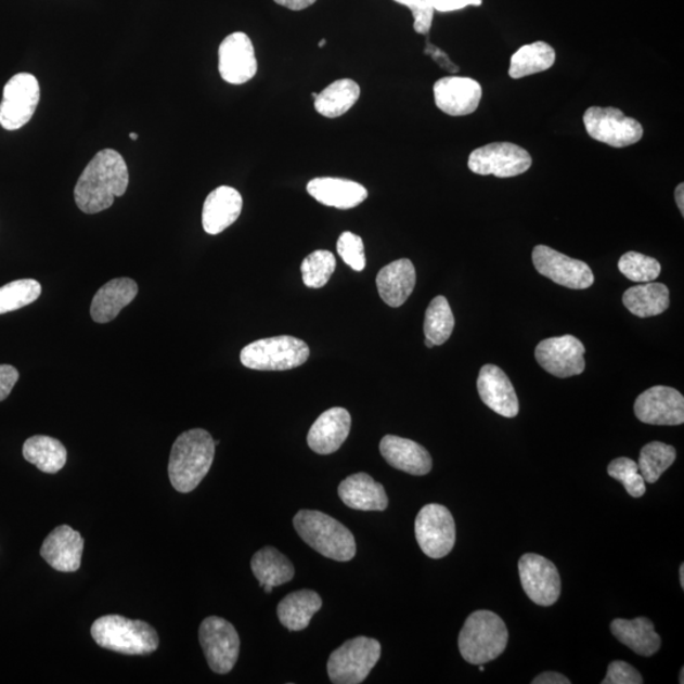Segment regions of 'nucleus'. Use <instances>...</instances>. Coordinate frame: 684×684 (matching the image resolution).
<instances>
[{
	"instance_id": "1",
	"label": "nucleus",
	"mask_w": 684,
	"mask_h": 684,
	"mask_svg": "<svg viewBox=\"0 0 684 684\" xmlns=\"http://www.w3.org/2000/svg\"><path fill=\"white\" fill-rule=\"evenodd\" d=\"M130 183L129 168L116 150L104 149L87 165L75 185V203L87 215H95L112 207L122 197Z\"/></svg>"
},
{
	"instance_id": "2",
	"label": "nucleus",
	"mask_w": 684,
	"mask_h": 684,
	"mask_svg": "<svg viewBox=\"0 0 684 684\" xmlns=\"http://www.w3.org/2000/svg\"><path fill=\"white\" fill-rule=\"evenodd\" d=\"M215 451L212 436L203 428L178 436L169 460L171 486L180 493L194 491L212 467Z\"/></svg>"
},
{
	"instance_id": "3",
	"label": "nucleus",
	"mask_w": 684,
	"mask_h": 684,
	"mask_svg": "<svg viewBox=\"0 0 684 684\" xmlns=\"http://www.w3.org/2000/svg\"><path fill=\"white\" fill-rule=\"evenodd\" d=\"M295 529L306 544L336 562H349L357 554L356 538L341 522L320 511L302 509L296 515Z\"/></svg>"
},
{
	"instance_id": "4",
	"label": "nucleus",
	"mask_w": 684,
	"mask_h": 684,
	"mask_svg": "<svg viewBox=\"0 0 684 684\" xmlns=\"http://www.w3.org/2000/svg\"><path fill=\"white\" fill-rule=\"evenodd\" d=\"M90 633L101 648L125 656H149L159 648V635L150 623L119 615L96 619Z\"/></svg>"
},
{
	"instance_id": "5",
	"label": "nucleus",
	"mask_w": 684,
	"mask_h": 684,
	"mask_svg": "<svg viewBox=\"0 0 684 684\" xmlns=\"http://www.w3.org/2000/svg\"><path fill=\"white\" fill-rule=\"evenodd\" d=\"M508 630L498 614L473 612L460 634V650L465 661L480 666L498 659L507 648Z\"/></svg>"
},
{
	"instance_id": "6",
	"label": "nucleus",
	"mask_w": 684,
	"mask_h": 684,
	"mask_svg": "<svg viewBox=\"0 0 684 684\" xmlns=\"http://www.w3.org/2000/svg\"><path fill=\"white\" fill-rule=\"evenodd\" d=\"M310 348L297 337L283 335L247 345L240 354L244 366L254 371H291L304 365Z\"/></svg>"
},
{
	"instance_id": "7",
	"label": "nucleus",
	"mask_w": 684,
	"mask_h": 684,
	"mask_svg": "<svg viewBox=\"0 0 684 684\" xmlns=\"http://www.w3.org/2000/svg\"><path fill=\"white\" fill-rule=\"evenodd\" d=\"M382 645L375 638L358 636L350 638L331 654L327 672L335 684H359L365 681L378 663Z\"/></svg>"
},
{
	"instance_id": "8",
	"label": "nucleus",
	"mask_w": 684,
	"mask_h": 684,
	"mask_svg": "<svg viewBox=\"0 0 684 684\" xmlns=\"http://www.w3.org/2000/svg\"><path fill=\"white\" fill-rule=\"evenodd\" d=\"M585 131L593 140L611 147H628L643 139L644 130L636 119L614 108L591 107L583 116Z\"/></svg>"
},
{
	"instance_id": "9",
	"label": "nucleus",
	"mask_w": 684,
	"mask_h": 684,
	"mask_svg": "<svg viewBox=\"0 0 684 684\" xmlns=\"http://www.w3.org/2000/svg\"><path fill=\"white\" fill-rule=\"evenodd\" d=\"M199 643L215 673L225 674L234 669L240 654V637L231 622L209 616L201 623Z\"/></svg>"
},
{
	"instance_id": "10",
	"label": "nucleus",
	"mask_w": 684,
	"mask_h": 684,
	"mask_svg": "<svg viewBox=\"0 0 684 684\" xmlns=\"http://www.w3.org/2000/svg\"><path fill=\"white\" fill-rule=\"evenodd\" d=\"M416 540L428 558L441 559L455 545L456 530L453 515L441 505H426L421 508L415 521Z\"/></svg>"
},
{
	"instance_id": "11",
	"label": "nucleus",
	"mask_w": 684,
	"mask_h": 684,
	"mask_svg": "<svg viewBox=\"0 0 684 684\" xmlns=\"http://www.w3.org/2000/svg\"><path fill=\"white\" fill-rule=\"evenodd\" d=\"M40 96L39 80L33 74L14 75L3 90L0 126L9 131H16L26 126L35 115Z\"/></svg>"
},
{
	"instance_id": "12",
	"label": "nucleus",
	"mask_w": 684,
	"mask_h": 684,
	"mask_svg": "<svg viewBox=\"0 0 684 684\" xmlns=\"http://www.w3.org/2000/svg\"><path fill=\"white\" fill-rule=\"evenodd\" d=\"M532 165L531 155L526 150L511 142L476 149L469 155L468 168L478 176L514 178L524 175Z\"/></svg>"
},
{
	"instance_id": "13",
	"label": "nucleus",
	"mask_w": 684,
	"mask_h": 684,
	"mask_svg": "<svg viewBox=\"0 0 684 684\" xmlns=\"http://www.w3.org/2000/svg\"><path fill=\"white\" fill-rule=\"evenodd\" d=\"M538 273L569 289H589L595 283L591 268L584 261L572 259L545 245L532 251Z\"/></svg>"
},
{
	"instance_id": "14",
	"label": "nucleus",
	"mask_w": 684,
	"mask_h": 684,
	"mask_svg": "<svg viewBox=\"0 0 684 684\" xmlns=\"http://www.w3.org/2000/svg\"><path fill=\"white\" fill-rule=\"evenodd\" d=\"M522 589L539 606H553L560 597L562 582L558 568L538 554H525L518 562Z\"/></svg>"
},
{
	"instance_id": "15",
	"label": "nucleus",
	"mask_w": 684,
	"mask_h": 684,
	"mask_svg": "<svg viewBox=\"0 0 684 684\" xmlns=\"http://www.w3.org/2000/svg\"><path fill=\"white\" fill-rule=\"evenodd\" d=\"M584 354V345L573 335L546 338L535 350L539 365L558 378L581 375L585 370Z\"/></svg>"
},
{
	"instance_id": "16",
	"label": "nucleus",
	"mask_w": 684,
	"mask_h": 684,
	"mask_svg": "<svg viewBox=\"0 0 684 684\" xmlns=\"http://www.w3.org/2000/svg\"><path fill=\"white\" fill-rule=\"evenodd\" d=\"M635 416L644 424L679 426L684 423V397L672 387L656 386L638 396Z\"/></svg>"
},
{
	"instance_id": "17",
	"label": "nucleus",
	"mask_w": 684,
	"mask_h": 684,
	"mask_svg": "<svg viewBox=\"0 0 684 684\" xmlns=\"http://www.w3.org/2000/svg\"><path fill=\"white\" fill-rule=\"evenodd\" d=\"M218 70L234 86L245 85L257 75L258 60L249 36L235 33L225 37L218 50Z\"/></svg>"
},
{
	"instance_id": "18",
	"label": "nucleus",
	"mask_w": 684,
	"mask_h": 684,
	"mask_svg": "<svg viewBox=\"0 0 684 684\" xmlns=\"http://www.w3.org/2000/svg\"><path fill=\"white\" fill-rule=\"evenodd\" d=\"M482 95L483 90L479 82L468 77H446L434 86L436 107L453 117L475 113Z\"/></svg>"
},
{
	"instance_id": "19",
	"label": "nucleus",
	"mask_w": 684,
	"mask_h": 684,
	"mask_svg": "<svg viewBox=\"0 0 684 684\" xmlns=\"http://www.w3.org/2000/svg\"><path fill=\"white\" fill-rule=\"evenodd\" d=\"M480 400L498 415L514 418L520 412L516 390L500 366L486 364L477 380Z\"/></svg>"
},
{
	"instance_id": "20",
	"label": "nucleus",
	"mask_w": 684,
	"mask_h": 684,
	"mask_svg": "<svg viewBox=\"0 0 684 684\" xmlns=\"http://www.w3.org/2000/svg\"><path fill=\"white\" fill-rule=\"evenodd\" d=\"M85 551V539L80 532L75 531L69 525L57 526L44 539L41 547V556L51 568L59 572H77L81 564V555Z\"/></svg>"
},
{
	"instance_id": "21",
	"label": "nucleus",
	"mask_w": 684,
	"mask_h": 684,
	"mask_svg": "<svg viewBox=\"0 0 684 684\" xmlns=\"http://www.w3.org/2000/svg\"><path fill=\"white\" fill-rule=\"evenodd\" d=\"M350 428L351 416L348 410L330 409L312 425L307 436L308 447L321 455L333 454L348 439Z\"/></svg>"
},
{
	"instance_id": "22",
	"label": "nucleus",
	"mask_w": 684,
	"mask_h": 684,
	"mask_svg": "<svg viewBox=\"0 0 684 684\" xmlns=\"http://www.w3.org/2000/svg\"><path fill=\"white\" fill-rule=\"evenodd\" d=\"M243 197L235 188L222 185L208 194L203 206V229L209 235L221 234L237 221L243 210Z\"/></svg>"
},
{
	"instance_id": "23",
	"label": "nucleus",
	"mask_w": 684,
	"mask_h": 684,
	"mask_svg": "<svg viewBox=\"0 0 684 684\" xmlns=\"http://www.w3.org/2000/svg\"><path fill=\"white\" fill-rule=\"evenodd\" d=\"M379 449L390 467L409 473V475L425 476L433 469L430 453L410 439L387 435L382 439Z\"/></svg>"
},
{
	"instance_id": "24",
	"label": "nucleus",
	"mask_w": 684,
	"mask_h": 684,
	"mask_svg": "<svg viewBox=\"0 0 684 684\" xmlns=\"http://www.w3.org/2000/svg\"><path fill=\"white\" fill-rule=\"evenodd\" d=\"M307 192L321 205L337 209L356 208L367 198L362 184L348 179L315 178L307 184Z\"/></svg>"
},
{
	"instance_id": "25",
	"label": "nucleus",
	"mask_w": 684,
	"mask_h": 684,
	"mask_svg": "<svg viewBox=\"0 0 684 684\" xmlns=\"http://www.w3.org/2000/svg\"><path fill=\"white\" fill-rule=\"evenodd\" d=\"M416 287V269L409 259L390 262L377 275V288L383 302L397 308L404 305Z\"/></svg>"
},
{
	"instance_id": "26",
	"label": "nucleus",
	"mask_w": 684,
	"mask_h": 684,
	"mask_svg": "<svg viewBox=\"0 0 684 684\" xmlns=\"http://www.w3.org/2000/svg\"><path fill=\"white\" fill-rule=\"evenodd\" d=\"M139 293V285L130 278L113 280L96 292L90 306V314L98 323H108L129 306Z\"/></svg>"
},
{
	"instance_id": "27",
	"label": "nucleus",
	"mask_w": 684,
	"mask_h": 684,
	"mask_svg": "<svg viewBox=\"0 0 684 684\" xmlns=\"http://www.w3.org/2000/svg\"><path fill=\"white\" fill-rule=\"evenodd\" d=\"M338 495L352 509L385 511L388 507L385 487L366 473H357L343 480L338 486Z\"/></svg>"
},
{
	"instance_id": "28",
	"label": "nucleus",
	"mask_w": 684,
	"mask_h": 684,
	"mask_svg": "<svg viewBox=\"0 0 684 684\" xmlns=\"http://www.w3.org/2000/svg\"><path fill=\"white\" fill-rule=\"evenodd\" d=\"M611 633L637 656L651 657L660 649V636L649 619H616L611 622Z\"/></svg>"
},
{
	"instance_id": "29",
	"label": "nucleus",
	"mask_w": 684,
	"mask_h": 684,
	"mask_svg": "<svg viewBox=\"0 0 684 684\" xmlns=\"http://www.w3.org/2000/svg\"><path fill=\"white\" fill-rule=\"evenodd\" d=\"M622 302L629 312L648 319L664 313L671 305V297L666 284L649 282L629 288L623 293Z\"/></svg>"
},
{
	"instance_id": "30",
	"label": "nucleus",
	"mask_w": 684,
	"mask_h": 684,
	"mask_svg": "<svg viewBox=\"0 0 684 684\" xmlns=\"http://www.w3.org/2000/svg\"><path fill=\"white\" fill-rule=\"evenodd\" d=\"M322 598L319 593L311 590H302L291 593L278 605V618L283 627L289 631L305 630L321 610Z\"/></svg>"
},
{
	"instance_id": "31",
	"label": "nucleus",
	"mask_w": 684,
	"mask_h": 684,
	"mask_svg": "<svg viewBox=\"0 0 684 684\" xmlns=\"http://www.w3.org/2000/svg\"><path fill=\"white\" fill-rule=\"evenodd\" d=\"M251 570L261 588L264 585L276 588V585L291 582L295 577V567L291 560L272 546L262 547L254 554Z\"/></svg>"
},
{
	"instance_id": "32",
	"label": "nucleus",
	"mask_w": 684,
	"mask_h": 684,
	"mask_svg": "<svg viewBox=\"0 0 684 684\" xmlns=\"http://www.w3.org/2000/svg\"><path fill=\"white\" fill-rule=\"evenodd\" d=\"M24 456L48 475H56L65 467L67 451L62 441L50 436L36 435L24 443Z\"/></svg>"
},
{
	"instance_id": "33",
	"label": "nucleus",
	"mask_w": 684,
	"mask_h": 684,
	"mask_svg": "<svg viewBox=\"0 0 684 684\" xmlns=\"http://www.w3.org/2000/svg\"><path fill=\"white\" fill-rule=\"evenodd\" d=\"M359 96L360 87L357 81L336 80L314 98V108L326 118L341 117L354 107Z\"/></svg>"
},
{
	"instance_id": "34",
	"label": "nucleus",
	"mask_w": 684,
	"mask_h": 684,
	"mask_svg": "<svg viewBox=\"0 0 684 684\" xmlns=\"http://www.w3.org/2000/svg\"><path fill=\"white\" fill-rule=\"evenodd\" d=\"M555 59V50L546 42L538 41L524 44L511 57L509 77L522 79L533 74L546 72L554 65Z\"/></svg>"
},
{
	"instance_id": "35",
	"label": "nucleus",
	"mask_w": 684,
	"mask_h": 684,
	"mask_svg": "<svg viewBox=\"0 0 684 684\" xmlns=\"http://www.w3.org/2000/svg\"><path fill=\"white\" fill-rule=\"evenodd\" d=\"M676 451L664 442L646 443L638 456L637 468L645 483H656L666 470L675 462Z\"/></svg>"
},
{
	"instance_id": "36",
	"label": "nucleus",
	"mask_w": 684,
	"mask_h": 684,
	"mask_svg": "<svg viewBox=\"0 0 684 684\" xmlns=\"http://www.w3.org/2000/svg\"><path fill=\"white\" fill-rule=\"evenodd\" d=\"M455 319L446 297L439 296L431 300L425 313L424 331L428 340L435 347L446 344L453 334Z\"/></svg>"
},
{
	"instance_id": "37",
	"label": "nucleus",
	"mask_w": 684,
	"mask_h": 684,
	"mask_svg": "<svg viewBox=\"0 0 684 684\" xmlns=\"http://www.w3.org/2000/svg\"><path fill=\"white\" fill-rule=\"evenodd\" d=\"M42 293L41 284L35 280H20L0 288V314L21 310L36 302Z\"/></svg>"
},
{
	"instance_id": "38",
	"label": "nucleus",
	"mask_w": 684,
	"mask_h": 684,
	"mask_svg": "<svg viewBox=\"0 0 684 684\" xmlns=\"http://www.w3.org/2000/svg\"><path fill=\"white\" fill-rule=\"evenodd\" d=\"M336 269L334 254L327 250L314 251L304 260L302 276L308 288L319 289L325 287Z\"/></svg>"
},
{
	"instance_id": "39",
	"label": "nucleus",
	"mask_w": 684,
	"mask_h": 684,
	"mask_svg": "<svg viewBox=\"0 0 684 684\" xmlns=\"http://www.w3.org/2000/svg\"><path fill=\"white\" fill-rule=\"evenodd\" d=\"M618 267L629 281L638 284L654 282L661 273V266L657 259L635 251L623 254Z\"/></svg>"
},
{
	"instance_id": "40",
	"label": "nucleus",
	"mask_w": 684,
	"mask_h": 684,
	"mask_svg": "<svg viewBox=\"0 0 684 684\" xmlns=\"http://www.w3.org/2000/svg\"><path fill=\"white\" fill-rule=\"evenodd\" d=\"M608 476L619 480L627 492L634 499H641L646 492L645 480L638 472L637 463L629 457H618L607 467Z\"/></svg>"
},
{
	"instance_id": "41",
	"label": "nucleus",
	"mask_w": 684,
	"mask_h": 684,
	"mask_svg": "<svg viewBox=\"0 0 684 684\" xmlns=\"http://www.w3.org/2000/svg\"><path fill=\"white\" fill-rule=\"evenodd\" d=\"M337 253L356 272H363L365 269L366 259L362 237L349 231L344 232V234L338 237Z\"/></svg>"
},
{
	"instance_id": "42",
	"label": "nucleus",
	"mask_w": 684,
	"mask_h": 684,
	"mask_svg": "<svg viewBox=\"0 0 684 684\" xmlns=\"http://www.w3.org/2000/svg\"><path fill=\"white\" fill-rule=\"evenodd\" d=\"M396 3L408 7L412 12L413 29L420 35L430 33L434 20V9L430 0H395Z\"/></svg>"
},
{
	"instance_id": "43",
	"label": "nucleus",
	"mask_w": 684,
	"mask_h": 684,
	"mask_svg": "<svg viewBox=\"0 0 684 684\" xmlns=\"http://www.w3.org/2000/svg\"><path fill=\"white\" fill-rule=\"evenodd\" d=\"M603 684H642L643 676L637 669L627 663V661L615 660L607 668Z\"/></svg>"
},
{
	"instance_id": "44",
	"label": "nucleus",
	"mask_w": 684,
	"mask_h": 684,
	"mask_svg": "<svg viewBox=\"0 0 684 684\" xmlns=\"http://www.w3.org/2000/svg\"><path fill=\"white\" fill-rule=\"evenodd\" d=\"M18 379L20 373L16 367L9 364L0 365V402L9 398Z\"/></svg>"
},
{
	"instance_id": "45",
	"label": "nucleus",
	"mask_w": 684,
	"mask_h": 684,
	"mask_svg": "<svg viewBox=\"0 0 684 684\" xmlns=\"http://www.w3.org/2000/svg\"><path fill=\"white\" fill-rule=\"evenodd\" d=\"M434 11L441 13L461 11L467 7H480L483 0H430Z\"/></svg>"
},
{
	"instance_id": "46",
	"label": "nucleus",
	"mask_w": 684,
	"mask_h": 684,
	"mask_svg": "<svg viewBox=\"0 0 684 684\" xmlns=\"http://www.w3.org/2000/svg\"><path fill=\"white\" fill-rule=\"evenodd\" d=\"M532 684H570L566 675L556 672H545L537 676Z\"/></svg>"
},
{
	"instance_id": "47",
	"label": "nucleus",
	"mask_w": 684,
	"mask_h": 684,
	"mask_svg": "<svg viewBox=\"0 0 684 684\" xmlns=\"http://www.w3.org/2000/svg\"><path fill=\"white\" fill-rule=\"evenodd\" d=\"M274 2L292 11H304L318 2V0H274Z\"/></svg>"
},
{
	"instance_id": "48",
	"label": "nucleus",
	"mask_w": 684,
	"mask_h": 684,
	"mask_svg": "<svg viewBox=\"0 0 684 684\" xmlns=\"http://www.w3.org/2000/svg\"><path fill=\"white\" fill-rule=\"evenodd\" d=\"M683 194H684V185L683 183H681L679 186L675 188V202H676V206H679L681 210L682 216L684 215Z\"/></svg>"
},
{
	"instance_id": "49",
	"label": "nucleus",
	"mask_w": 684,
	"mask_h": 684,
	"mask_svg": "<svg viewBox=\"0 0 684 684\" xmlns=\"http://www.w3.org/2000/svg\"><path fill=\"white\" fill-rule=\"evenodd\" d=\"M680 578H681L682 590H684V566H683V564H682V566L680 568Z\"/></svg>"
},
{
	"instance_id": "50",
	"label": "nucleus",
	"mask_w": 684,
	"mask_h": 684,
	"mask_svg": "<svg viewBox=\"0 0 684 684\" xmlns=\"http://www.w3.org/2000/svg\"><path fill=\"white\" fill-rule=\"evenodd\" d=\"M425 345L428 349H433L435 347L434 343L428 340V338H425Z\"/></svg>"
},
{
	"instance_id": "51",
	"label": "nucleus",
	"mask_w": 684,
	"mask_h": 684,
	"mask_svg": "<svg viewBox=\"0 0 684 684\" xmlns=\"http://www.w3.org/2000/svg\"><path fill=\"white\" fill-rule=\"evenodd\" d=\"M262 589H264L267 593H272L274 588H272V585H264Z\"/></svg>"
},
{
	"instance_id": "52",
	"label": "nucleus",
	"mask_w": 684,
	"mask_h": 684,
	"mask_svg": "<svg viewBox=\"0 0 684 684\" xmlns=\"http://www.w3.org/2000/svg\"><path fill=\"white\" fill-rule=\"evenodd\" d=\"M130 138H131V140L137 141L139 139V134L138 133H131Z\"/></svg>"
},
{
	"instance_id": "53",
	"label": "nucleus",
	"mask_w": 684,
	"mask_h": 684,
	"mask_svg": "<svg viewBox=\"0 0 684 684\" xmlns=\"http://www.w3.org/2000/svg\"><path fill=\"white\" fill-rule=\"evenodd\" d=\"M325 44H326V40H321V41L319 42V48H321V49H322L323 47H325Z\"/></svg>"
},
{
	"instance_id": "54",
	"label": "nucleus",
	"mask_w": 684,
	"mask_h": 684,
	"mask_svg": "<svg viewBox=\"0 0 684 684\" xmlns=\"http://www.w3.org/2000/svg\"><path fill=\"white\" fill-rule=\"evenodd\" d=\"M683 674H684V668H682V669H681V681H680V683H681V684H683V683H684V681H683Z\"/></svg>"
}]
</instances>
